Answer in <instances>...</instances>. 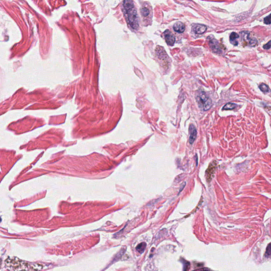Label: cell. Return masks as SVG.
Listing matches in <instances>:
<instances>
[{
    "instance_id": "cell-8",
    "label": "cell",
    "mask_w": 271,
    "mask_h": 271,
    "mask_svg": "<svg viewBox=\"0 0 271 271\" xmlns=\"http://www.w3.org/2000/svg\"><path fill=\"white\" fill-rule=\"evenodd\" d=\"M173 29L177 33H182L185 30V25L182 22H177L174 25Z\"/></svg>"
},
{
    "instance_id": "cell-14",
    "label": "cell",
    "mask_w": 271,
    "mask_h": 271,
    "mask_svg": "<svg viewBox=\"0 0 271 271\" xmlns=\"http://www.w3.org/2000/svg\"><path fill=\"white\" fill-rule=\"evenodd\" d=\"M259 88H260V90L262 91L263 92H264V93H267V92H270V88H268V86L266 85L265 84H264V83L261 84L260 85Z\"/></svg>"
},
{
    "instance_id": "cell-4",
    "label": "cell",
    "mask_w": 271,
    "mask_h": 271,
    "mask_svg": "<svg viewBox=\"0 0 271 271\" xmlns=\"http://www.w3.org/2000/svg\"><path fill=\"white\" fill-rule=\"evenodd\" d=\"M164 34L167 44L170 46H173L175 43V37L174 35L168 30H166Z\"/></svg>"
},
{
    "instance_id": "cell-16",
    "label": "cell",
    "mask_w": 271,
    "mask_h": 271,
    "mask_svg": "<svg viewBox=\"0 0 271 271\" xmlns=\"http://www.w3.org/2000/svg\"><path fill=\"white\" fill-rule=\"evenodd\" d=\"M266 256L267 257L271 256V243L268 245L266 248V250L265 253Z\"/></svg>"
},
{
    "instance_id": "cell-7",
    "label": "cell",
    "mask_w": 271,
    "mask_h": 271,
    "mask_svg": "<svg viewBox=\"0 0 271 271\" xmlns=\"http://www.w3.org/2000/svg\"><path fill=\"white\" fill-rule=\"evenodd\" d=\"M209 45L214 52H219L221 51L219 43L215 39H210L209 40Z\"/></svg>"
},
{
    "instance_id": "cell-10",
    "label": "cell",
    "mask_w": 271,
    "mask_h": 271,
    "mask_svg": "<svg viewBox=\"0 0 271 271\" xmlns=\"http://www.w3.org/2000/svg\"><path fill=\"white\" fill-rule=\"evenodd\" d=\"M140 13L142 17L146 18L150 15L151 10L148 8V7L144 6L140 8Z\"/></svg>"
},
{
    "instance_id": "cell-1",
    "label": "cell",
    "mask_w": 271,
    "mask_h": 271,
    "mask_svg": "<svg viewBox=\"0 0 271 271\" xmlns=\"http://www.w3.org/2000/svg\"><path fill=\"white\" fill-rule=\"evenodd\" d=\"M195 98L198 106L202 110L207 111L211 108L212 106L211 100L207 96L205 92L202 91H197Z\"/></svg>"
},
{
    "instance_id": "cell-11",
    "label": "cell",
    "mask_w": 271,
    "mask_h": 271,
    "mask_svg": "<svg viewBox=\"0 0 271 271\" xmlns=\"http://www.w3.org/2000/svg\"><path fill=\"white\" fill-rule=\"evenodd\" d=\"M238 38H239V36L236 33H231L230 36V42L234 46H237L238 45V41H237V39Z\"/></svg>"
},
{
    "instance_id": "cell-9",
    "label": "cell",
    "mask_w": 271,
    "mask_h": 271,
    "mask_svg": "<svg viewBox=\"0 0 271 271\" xmlns=\"http://www.w3.org/2000/svg\"><path fill=\"white\" fill-rule=\"evenodd\" d=\"M123 5L126 10H129L134 8V4L132 0H124Z\"/></svg>"
},
{
    "instance_id": "cell-5",
    "label": "cell",
    "mask_w": 271,
    "mask_h": 271,
    "mask_svg": "<svg viewBox=\"0 0 271 271\" xmlns=\"http://www.w3.org/2000/svg\"><path fill=\"white\" fill-rule=\"evenodd\" d=\"M189 132H190V137H189V142L192 144L195 140L197 138V129L195 128V126L193 125H191L189 127Z\"/></svg>"
},
{
    "instance_id": "cell-19",
    "label": "cell",
    "mask_w": 271,
    "mask_h": 271,
    "mask_svg": "<svg viewBox=\"0 0 271 271\" xmlns=\"http://www.w3.org/2000/svg\"><path fill=\"white\" fill-rule=\"evenodd\" d=\"M185 185V183H184L183 185H182V188H181V189L180 190V192H181V191H182V190L184 188Z\"/></svg>"
},
{
    "instance_id": "cell-17",
    "label": "cell",
    "mask_w": 271,
    "mask_h": 271,
    "mask_svg": "<svg viewBox=\"0 0 271 271\" xmlns=\"http://www.w3.org/2000/svg\"><path fill=\"white\" fill-rule=\"evenodd\" d=\"M264 23L266 25H270L271 23V14L268 16L267 17H266L264 19Z\"/></svg>"
},
{
    "instance_id": "cell-12",
    "label": "cell",
    "mask_w": 271,
    "mask_h": 271,
    "mask_svg": "<svg viewBox=\"0 0 271 271\" xmlns=\"http://www.w3.org/2000/svg\"><path fill=\"white\" fill-rule=\"evenodd\" d=\"M146 243L145 242H142L138 244L136 247V249L138 252H139L140 254H142L145 250L146 248Z\"/></svg>"
},
{
    "instance_id": "cell-18",
    "label": "cell",
    "mask_w": 271,
    "mask_h": 271,
    "mask_svg": "<svg viewBox=\"0 0 271 271\" xmlns=\"http://www.w3.org/2000/svg\"><path fill=\"white\" fill-rule=\"evenodd\" d=\"M263 48H264V49H265V50H269L270 48H271V41H269L267 44L263 46Z\"/></svg>"
},
{
    "instance_id": "cell-15",
    "label": "cell",
    "mask_w": 271,
    "mask_h": 271,
    "mask_svg": "<svg viewBox=\"0 0 271 271\" xmlns=\"http://www.w3.org/2000/svg\"><path fill=\"white\" fill-rule=\"evenodd\" d=\"M181 262L183 264V271H188L190 269V263L189 262H188L185 260H181Z\"/></svg>"
},
{
    "instance_id": "cell-2",
    "label": "cell",
    "mask_w": 271,
    "mask_h": 271,
    "mask_svg": "<svg viewBox=\"0 0 271 271\" xmlns=\"http://www.w3.org/2000/svg\"><path fill=\"white\" fill-rule=\"evenodd\" d=\"M128 19L129 25L134 29H137L138 28V21L137 11L134 8L129 10H126Z\"/></svg>"
},
{
    "instance_id": "cell-6",
    "label": "cell",
    "mask_w": 271,
    "mask_h": 271,
    "mask_svg": "<svg viewBox=\"0 0 271 271\" xmlns=\"http://www.w3.org/2000/svg\"><path fill=\"white\" fill-rule=\"evenodd\" d=\"M192 29L195 31V33L197 34H202L207 30V27L205 25L195 24L193 25Z\"/></svg>"
},
{
    "instance_id": "cell-13",
    "label": "cell",
    "mask_w": 271,
    "mask_h": 271,
    "mask_svg": "<svg viewBox=\"0 0 271 271\" xmlns=\"http://www.w3.org/2000/svg\"><path fill=\"white\" fill-rule=\"evenodd\" d=\"M236 107H237V105L235 103H228L225 105L224 107H223L222 110H230L235 109Z\"/></svg>"
},
{
    "instance_id": "cell-3",
    "label": "cell",
    "mask_w": 271,
    "mask_h": 271,
    "mask_svg": "<svg viewBox=\"0 0 271 271\" xmlns=\"http://www.w3.org/2000/svg\"><path fill=\"white\" fill-rule=\"evenodd\" d=\"M216 162H213L211 163L209 165L208 169L205 172V175H206V178L207 180L209 182L211 181L212 177L214 176V173L215 172V171L216 169Z\"/></svg>"
}]
</instances>
